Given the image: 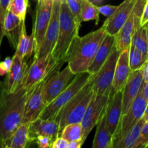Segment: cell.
<instances>
[{
    "instance_id": "6",
    "label": "cell",
    "mask_w": 148,
    "mask_h": 148,
    "mask_svg": "<svg viewBox=\"0 0 148 148\" xmlns=\"http://www.w3.org/2000/svg\"><path fill=\"white\" fill-rule=\"evenodd\" d=\"M143 82L138 95L127 114L121 116L116 131L113 136V145L116 147L121 139L143 119L147 101L143 96Z\"/></svg>"
},
{
    "instance_id": "33",
    "label": "cell",
    "mask_w": 148,
    "mask_h": 148,
    "mask_svg": "<svg viewBox=\"0 0 148 148\" xmlns=\"http://www.w3.org/2000/svg\"><path fill=\"white\" fill-rule=\"evenodd\" d=\"M148 147V121H145L141 133L134 148H147Z\"/></svg>"
},
{
    "instance_id": "38",
    "label": "cell",
    "mask_w": 148,
    "mask_h": 148,
    "mask_svg": "<svg viewBox=\"0 0 148 148\" xmlns=\"http://www.w3.org/2000/svg\"><path fill=\"white\" fill-rule=\"evenodd\" d=\"M148 22V0H146L145 4L144 10H143V16L141 20V25H144Z\"/></svg>"
},
{
    "instance_id": "23",
    "label": "cell",
    "mask_w": 148,
    "mask_h": 148,
    "mask_svg": "<svg viewBox=\"0 0 148 148\" xmlns=\"http://www.w3.org/2000/svg\"><path fill=\"white\" fill-rule=\"evenodd\" d=\"M92 148H114L113 135L110 132L106 121V108L97 124Z\"/></svg>"
},
{
    "instance_id": "27",
    "label": "cell",
    "mask_w": 148,
    "mask_h": 148,
    "mask_svg": "<svg viewBox=\"0 0 148 148\" xmlns=\"http://www.w3.org/2000/svg\"><path fill=\"white\" fill-rule=\"evenodd\" d=\"M131 44L148 58V40L145 26H140L133 35Z\"/></svg>"
},
{
    "instance_id": "35",
    "label": "cell",
    "mask_w": 148,
    "mask_h": 148,
    "mask_svg": "<svg viewBox=\"0 0 148 148\" xmlns=\"http://www.w3.org/2000/svg\"><path fill=\"white\" fill-rule=\"evenodd\" d=\"M12 65V58L7 57L3 62H0V75H7L10 71Z\"/></svg>"
},
{
    "instance_id": "32",
    "label": "cell",
    "mask_w": 148,
    "mask_h": 148,
    "mask_svg": "<svg viewBox=\"0 0 148 148\" xmlns=\"http://www.w3.org/2000/svg\"><path fill=\"white\" fill-rule=\"evenodd\" d=\"M66 4L75 18V21L81 25L82 17H81V8H82V0H66Z\"/></svg>"
},
{
    "instance_id": "44",
    "label": "cell",
    "mask_w": 148,
    "mask_h": 148,
    "mask_svg": "<svg viewBox=\"0 0 148 148\" xmlns=\"http://www.w3.org/2000/svg\"><path fill=\"white\" fill-rule=\"evenodd\" d=\"M143 119L145 121H148V101L147 103V106H146V108H145V111L144 113V115H143Z\"/></svg>"
},
{
    "instance_id": "43",
    "label": "cell",
    "mask_w": 148,
    "mask_h": 148,
    "mask_svg": "<svg viewBox=\"0 0 148 148\" xmlns=\"http://www.w3.org/2000/svg\"><path fill=\"white\" fill-rule=\"evenodd\" d=\"M143 96L145 100L148 101V82L146 83L143 82Z\"/></svg>"
},
{
    "instance_id": "30",
    "label": "cell",
    "mask_w": 148,
    "mask_h": 148,
    "mask_svg": "<svg viewBox=\"0 0 148 148\" xmlns=\"http://www.w3.org/2000/svg\"><path fill=\"white\" fill-rule=\"evenodd\" d=\"M148 58L137 50L133 45H130V66L132 72L141 69Z\"/></svg>"
},
{
    "instance_id": "28",
    "label": "cell",
    "mask_w": 148,
    "mask_h": 148,
    "mask_svg": "<svg viewBox=\"0 0 148 148\" xmlns=\"http://www.w3.org/2000/svg\"><path fill=\"white\" fill-rule=\"evenodd\" d=\"M99 10L98 6L95 5L91 0H82L81 17L82 22L95 20V25L99 23Z\"/></svg>"
},
{
    "instance_id": "17",
    "label": "cell",
    "mask_w": 148,
    "mask_h": 148,
    "mask_svg": "<svg viewBox=\"0 0 148 148\" xmlns=\"http://www.w3.org/2000/svg\"><path fill=\"white\" fill-rule=\"evenodd\" d=\"M143 82V69H140L130 73L127 83L122 90V115L127 114L138 95Z\"/></svg>"
},
{
    "instance_id": "13",
    "label": "cell",
    "mask_w": 148,
    "mask_h": 148,
    "mask_svg": "<svg viewBox=\"0 0 148 148\" xmlns=\"http://www.w3.org/2000/svg\"><path fill=\"white\" fill-rule=\"evenodd\" d=\"M61 1L62 0H53L51 17L38 52L37 55L33 56L35 58L43 57L50 55L56 45L59 35Z\"/></svg>"
},
{
    "instance_id": "36",
    "label": "cell",
    "mask_w": 148,
    "mask_h": 148,
    "mask_svg": "<svg viewBox=\"0 0 148 148\" xmlns=\"http://www.w3.org/2000/svg\"><path fill=\"white\" fill-rule=\"evenodd\" d=\"M118 6H114V5H103L101 6V7H98V10H99L100 14H103L106 17H111L116 10L117 9Z\"/></svg>"
},
{
    "instance_id": "24",
    "label": "cell",
    "mask_w": 148,
    "mask_h": 148,
    "mask_svg": "<svg viewBox=\"0 0 148 148\" xmlns=\"http://www.w3.org/2000/svg\"><path fill=\"white\" fill-rule=\"evenodd\" d=\"M30 123H23L4 143V148H25L32 143L30 137Z\"/></svg>"
},
{
    "instance_id": "5",
    "label": "cell",
    "mask_w": 148,
    "mask_h": 148,
    "mask_svg": "<svg viewBox=\"0 0 148 148\" xmlns=\"http://www.w3.org/2000/svg\"><path fill=\"white\" fill-rule=\"evenodd\" d=\"M92 75L93 74L88 72L77 74L69 86L43 110L39 118L43 119H56L59 111L83 88Z\"/></svg>"
},
{
    "instance_id": "14",
    "label": "cell",
    "mask_w": 148,
    "mask_h": 148,
    "mask_svg": "<svg viewBox=\"0 0 148 148\" xmlns=\"http://www.w3.org/2000/svg\"><path fill=\"white\" fill-rule=\"evenodd\" d=\"M54 73L51 74L45 77L43 80L40 81L30 90V92L26 101L23 123H30L39 118L41 112L45 108L43 95V86L45 82Z\"/></svg>"
},
{
    "instance_id": "7",
    "label": "cell",
    "mask_w": 148,
    "mask_h": 148,
    "mask_svg": "<svg viewBox=\"0 0 148 148\" xmlns=\"http://www.w3.org/2000/svg\"><path fill=\"white\" fill-rule=\"evenodd\" d=\"M64 64V62L56 64L53 62L51 54L39 58L33 56V59L29 62L28 69L23 80V87L27 89L33 88L36 84L49 75L59 71Z\"/></svg>"
},
{
    "instance_id": "48",
    "label": "cell",
    "mask_w": 148,
    "mask_h": 148,
    "mask_svg": "<svg viewBox=\"0 0 148 148\" xmlns=\"http://www.w3.org/2000/svg\"><path fill=\"white\" fill-rule=\"evenodd\" d=\"M92 1H95V2H97V3H98V2H100V1H101V0H92Z\"/></svg>"
},
{
    "instance_id": "22",
    "label": "cell",
    "mask_w": 148,
    "mask_h": 148,
    "mask_svg": "<svg viewBox=\"0 0 148 148\" xmlns=\"http://www.w3.org/2000/svg\"><path fill=\"white\" fill-rule=\"evenodd\" d=\"M116 46V38L114 36L107 34L101 43L97 51L93 62L88 69V72L90 74L98 73L103 64L106 62L113 49Z\"/></svg>"
},
{
    "instance_id": "12",
    "label": "cell",
    "mask_w": 148,
    "mask_h": 148,
    "mask_svg": "<svg viewBox=\"0 0 148 148\" xmlns=\"http://www.w3.org/2000/svg\"><path fill=\"white\" fill-rule=\"evenodd\" d=\"M120 53L121 51L115 46L109 57L97 74L93 85V92L95 93L104 94L112 90L116 66Z\"/></svg>"
},
{
    "instance_id": "3",
    "label": "cell",
    "mask_w": 148,
    "mask_h": 148,
    "mask_svg": "<svg viewBox=\"0 0 148 148\" xmlns=\"http://www.w3.org/2000/svg\"><path fill=\"white\" fill-rule=\"evenodd\" d=\"M79 25L74 18L66 0H62L59 14V29L57 41L51 56L53 62L65 63L71 46L79 36Z\"/></svg>"
},
{
    "instance_id": "41",
    "label": "cell",
    "mask_w": 148,
    "mask_h": 148,
    "mask_svg": "<svg viewBox=\"0 0 148 148\" xmlns=\"http://www.w3.org/2000/svg\"><path fill=\"white\" fill-rule=\"evenodd\" d=\"M84 143H82V140H75V141L69 142L67 148H80Z\"/></svg>"
},
{
    "instance_id": "11",
    "label": "cell",
    "mask_w": 148,
    "mask_h": 148,
    "mask_svg": "<svg viewBox=\"0 0 148 148\" xmlns=\"http://www.w3.org/2000/svg\"><path fill=\"white\" fill-rule=\"evenodd\" d=\"M53 4V0H38L36 18L32 32L35 40L34 56L37 55L46 34V31L51 17Z\"/></svg>"
},
{
    "instance_id": "46",
    "label": "cell",
    "mask_w": 148,
    "mask_h": 148,
    "mask_svg": "<svg viewBox=\"0 0 148 148\" xmlns=\"http://www.w3.org/2000/svg\"><path fill=\"white\" fill-rule=\"evenodd\" d=\"M0 148H4V143L1 140V139L0 138Z\"/></svg>"
},
{
    "instance_id": "31",
    "label": "cell",
    "mask_w": 148,
    "mask_h": 148,
    "mask_svg": "<svg viewBox=\"0 0 148 148\" xmlns=\"http://www.w3.org/2000/svg\"><path fill=\"white\" fill-rule=\"evenodd\" d=\"M27 6L28 0H10L7 10L12 12L22 20H25Z\"/></svg>"
},
{
    "instance_id": "49",
    "label": "cell",
    "mask_w": 148,
    "mask_h": 148,
    "mask_svg": "<svg viewBox=\"0 0 148 148\" xmlns=\"http://www.w3.org/2000/svg\"></svg>"
},
{
    "instance_id": "40",
    "label": "cell",
    "mask_w": 148,
    "mask_h": 148,
    "mask_svg": "<svg viewBox=\"0 0 148 148\" xmlns=\"http://www.w3.org/2000/svg\"><path fill=\"white\" fill-rule=\"evenodd\" d=\"M142 69H143V82L146 83V82H148V60L143 65V66L142 67Z\"/></svg>"
},
{
    "instance_id": "2",
    "label": "cell",
    "mask_w": 148,
    "mask_h": 148,
    "mask_svg": "<svg viewBox=\"0 0 148 148\" xmlns=\"http://www.w3.org/2000/svg\"><path fill=\"white\" fill-rule=\"evenodd\" d=\"M108 33L103 23L100 28L84 36H78L71 46L66 62L75 75L88 72L97 51Z\"/></svg>"
},
{
    "instance_id": "8",
    "label": "cell",
    "mask_w": 148,
    "mask_h": 148,
    "mask_svg": "<svg viewBox=\"0 0 148 148\" xmlns=\"http://www.w3.org/2000/svg\"><path fill=\"white\" fill-rule=\"evenodd\" d=\"M146 0H138L127 21L123 25L121 30L115 36L116 46L122 51L131 45L132 38L137 29L141 25V20Z\"/></svg>"
},
{
    "instance_id": "1",
    "label": "cell",
    "mask_w": 148,
    "mask_h": 148,
    "mask_svg": "<svg viewBox=\"0 0 148 148\" xmlns=\"http://www.w3.org/2000/svg\"><path fill=\"white\" fill-rule=\"evenodd\" d=\"M30 89L22 87L15 92H7L3 88L0 92V138L4 145L23 124L26 101Z\"/></svg>"
},
{
    "instance_id": "20",
    "label": "cell",
    "mask_w": 148,
    "mask_h": 148,
    "mask_svg": "<svg viewBox=\"0 0 148 148\" xmlns=\"http://www.w3.org/2000/svg\"><path fill=\"white\" fill-rule=\"evenodd\" d=\"M45 135L51 137L53 140L60 136L59 124L56 119H43L38 118L30 122V137L32 143L38 136Z\"/></svg>"
},
{
    "instance_id": "26",
    "label": "cell",
    "mask_w": 148,
    "mask_h": 148,
    "mask_svg": "<svg viewBox=\"0 0 148 148\" xmlns=\"http://www.w3.org/2000/svg\"><path fill=\"white\" fill-rule=\"evenodd\" d=\"M145 123L144 119H142L132 130H130L121 140L116 148H134L141 133L142 128Z\"/></svg>"
},
{
    "instance_id": "39",
    "label": "cell",
    "mask_w": 148,
    "mask_h": 148,
    "mask_svg": "<svg viewBox=\"0 0 148 148\" xmlns=\"http://www.w3.org/2000/svg\"><path fill=\"white\" fill-rule=\"evenodd\" d=\"M10 2V0H0V8H1V12L4 16H5L6 12L8 10Z\"/></svg>"
},
{
    "instance_id": "47",
    "label": "cell",
    "mask_w": 148,
    "mask_h": 148,
    "mask_svg": "<svg viewBox=\"0 0 148 148\" xmlns=\"http://www.w3.org/2000/svg\"><path fill=\"white\" fill-rule=\"evenodd\" d=\"M2 88H3V83H2V82H0V92H1Z\"/></svg>"
},
{
    "instance_id": "10",
    "label": "cell",
    "mask_w": 148,
    "mask_h": 148,
    "mask_svg": "<svg viewBox=\"0 0 148 148\" xmlns=\"http://www.w3.org/2000/svg\"><path fill=\"white\" fill-rule=\"evenodd\" d=\"M75 76L76 75L67 65L63 70L58 71L48 79L45 82L43 90L45 108L69 86Z\"/></svg>"
},
{
    "instance_id": "4",
    "label": "cell",
    "mask_w": 148,
    "mask_h": 148,
    "mask_svg": "<svg viewBox=\"0 0 148 148\" xmlns=\"http://www.w3.org/2000/svg\"><path fill=\"white\" fill-rule=\"evenodd\" d=\"M97 74H93L83 88L59 111L56 120L59 124L60 134L62 130L68 124L82 122L93 95V85Z\"/></svg>"
},
{
    "instance_id": "29",
    "label": "cell",
    "mask_w": 148,
    "mask_h": 148,
    "mask_svg": "<svg viewBox=\"0 0 148 148\" xmlns=\"http://www.w3.org/2000/svg\"><path fill=\"white\" fill-rule=\"evenodd\" d=\"M59 137H63L64 139L67 140L68 142L82 140V124H81V123H75V124H68L62 130Z\"/></svg>"
},
{
    "instance_id": "16",
    "label": "cell",
    "mask_w": 148,
    "mask_h": 148,
    "mask_svg": "<svg viewBox=\"0 0 148 148\" xmlns=\"http://www.w3.org/2000/svg\"><path fill=\"white\" fill-rule=\"evenodd\" d=\"M137 1L138 0H124L118 6L114 14L111 17H107L104 23L108 34L115 36L119 33L130 17Z\"/></svg>"
},
{
    "instance_id": "34",
    "label": "cell",
    "mask_w": 148,
    "mask_h": 148,
    "mask_svg": "<svg viewBox=\"0 0 148 148\" xmlns=\"http://www.w3.org/2000/svg\"><path fill=\"white\" fill-rule=\"evenodd\" d=\"M53 140L49 136L39 135L35 139L34 143L40 148H49L51 147Z\"/></svg>"
},
{
    "instance_id": "25",
    "label": "cell",
    "mask_w": 148,
    "mask_h": 148,
    "mask_svg": "<svg viewBox=\"0 0 148 148\" xmlns=\"http://www.w3.org/2000/svg\"><path fill=\"white\" fill-rule=\"evenodd\" d=\"M35 50V40L33 33L28 36L25 28V24L23 23L21 34L19 39L18 44L16 49L15 53L22 59L28 62Z\"/></svg>"
},
{
    "instance_id": "18",
    "label": "cell",
    "mask_w": 148,
    "mask_h": 148,
    "mask_svg": "<svg viewBox=\"0 0 148 148\" xmlns=\"http://www.w3.org/2000/svg\"><path fill=\"white\" fill-rule=\"evenodd\" d=\"M106 121L110 132L114 136L122 116V91L111 90L106 107Z\"/></svg>"
},
{
    "instance_id": "19",
    "label": "cell",
    "mask_w": 148,
    "mask_h": 148,
    "mask_svg": "<svg viewBox=\"0 0 148 148\" xmlns=\"http://www.w3.org/2000/svg\"><path fill=\"white\" fill-rule=\"evenodd\" d=\"M130 47L121 52L117 60L112 85L115 92L123 90L132 72L130 66Z\"/></svg>"
},
{
    "instance_id": "15",
    "label": "cell",
    "mask_w": 148,
    "mask_h": 148,
    "mask_svg": "<svg viewBox=\"0 0 148 148\" xmlns=\"http://www.w3.org/2000/svg\"><path fill=\"white\" fill-rule=\"evenodd\" d=\"M29 62L22 59L17 54L12 56V65L3 82V88L7 92H14L23 87V80L27 73Z\"/></svg>"
},
{
    "instance_id": "37",
    "label": "cell",
    "mask_w": 148,
    "mask_h": 148,
    "mask_svg": "<svg viewBox=\"0 0 148 148\" xmlns=\"http://www.w3.org/2000/svg\"><path fill=\"white\" fill-rule=\"evenodd\" d=\"M69 142L64 139L63 137H59L54 140L52 143L51 148H67Z\"/></svg>"
},
{
    "instance_id": "42",
    "label": "cell",
    "mask_w": 148,
    "mask_h": 148,
    "mask_svg": "<svg viewBox=\"0 0 148 148\" xmlns=\"http://www.w3.org/2000/svg\"><path fill=\"white\" fill-rule=\"evenodd\" d=\"M4 16L3 15L1 12V8H0V46H1V40H2L3 37H4V31H3V23H4Z\"/></svg>"
},
{
    "instance_id": "21",
    "label": "cell",
    "mask_w": 148,
    "mask_h": 148,
    "mask_svg": "<svg viewBox=\"0 0 148 148\" xmlns=\"http://www.w3.org/2000/svg\"><path fill=\"white\" fill-rule=\"evenodd\" d=\"M24 23L25 20H22L12 12L7 10L3 23L4 36L7 38L10 45L15 49H17L18 44L22 27Z\"/></svg>"
},
{
    "instance_id": "45",
    "label": "cell",
    "mask_w": 148,
    "mask_h": 148,
    "mask_svg": "<svg viewBox=\"0 0 148 148\" xmlns=\"http://www.w3.org/2000/svg\"><path fill=\"white\" fill-rule=\"evenodd\" d=\"M145 26V28H146V33H147V40H148V22L146 23L145 25H144Z\"/></svg>"
},
{
    "instance_id": "9",
    "label": "cell",
    "mask_w": 148,
    "mask_h": 148,
    "mask_svg": "<svg viewBox=\"0 0 148 148\" xmlns=\"http://www.w3.org/2000/svg\"><path fill=\"white\" fill-rule=\"evenodd\" d=\"M111 90L108 91L104 94H96L95 92L93 93L81 122L82 127V140L83 143L88 138L92 129L98 124L101 115L108 103Z\"/></svg>"
}]
</instances>
